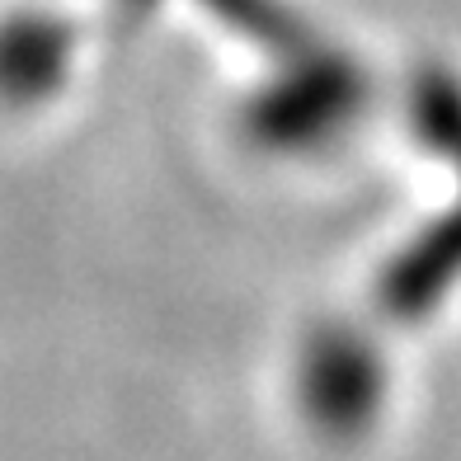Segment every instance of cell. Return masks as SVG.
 Listing matches in <instances>:
<instances>
[{
    "instance_id": "obj_1",
    "label": "cell",
    "mask_w": 461,
    "mask_h": 461,
    "mask_svg": "<svg viewBox=\"0 0 461 461\" xmlns=\"http://www.w3.org/2000/svg\"><path fill=\"white\" fill-rule=\"evenodd\" d=\"M67 67V33L48 19H0V104L43 99Z\"/></svg>"
}]
</instances>
